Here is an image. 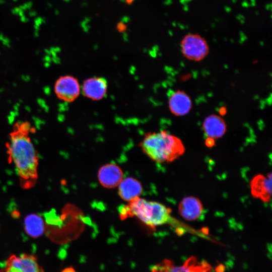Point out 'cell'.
<instances>
[{"mask_svg":"<svg viewBox=\"0 0 272 272\" xmlns=\"http://www.w3.org/2000/svg\"><path fill=\"white\" fill-rule=\"evenodd\" d=\"M24 227L26 233L34 238L40 237L44 231L43 221L40 216L36 214L29 215L26 217Z\"/></svg>","mask_w":272,"mask_h":272,"instance_id":"14","label":"cell"},{"mask_svg":"<svg viewBox=\"0 0 272 272\" xmlns=\"http://www.w3.org/2000/svg\"><path fill=\"white\" fill-rule=\"evenodd\" d=\"M30 130L27 122L16 125L6 145L9 161L14 165L24 189L34 187L38 179L39 158L29 136Z\"/></svg>","mask_w":272,"mask_h":272,"instance_id":"1","label":"cell"},{"mask_svg":"<svg viewBox=\"0 0 272 272\" xmlns=\"http://www.w3.org/2000/svg\"><path fill=\"white\" fill-rule=\"evenodd\" d=\"M54 90L58 99L71 102L78 97L81 89L78 80L75 77L65 75L60 77L57 80Z\"/></svg>","mask_w":272,"mask_h":272,"instance_id":"6","label":"cell"},{"mask_svg":"<svg viewBox=\"0 0 272 272\" xmlns=\"http://www.w3.org/2000/svg\"><path fill=\"white\" fill-rule=\"evenodd\" d=\"M181 50L187 59L199 61L209 54L210 48L207 40L197 33H188L180 41Z\"/></svg>","mask_w":272,"mask_h":272,"instance_id":"4","label":"cell"},{"mask_svg":"<svg viewBox=\"0 0 272 272\" xmlns=\"http://www.w3.org/2000/svg\"><path fill=\"white\" fill-rule=\"evenodd\" d=\"M108 88L106 80L101 77H93L83 82L82 91L83 95L94 101L103 99L106 95Z\"/></svg>","mask_w":272,"mask_h":272,"instance_id":"8","label":"cell"},{"mask_svg":"<svg viewBox=\"0 0 272 272\" xmlns=\"http://www.w3.org/2000/svg\"><path fill=\"white\" fill-rule=\"evenodd\" d=\"M168 107L173 114L177 116H184L189 113L191 109V100L184 92L177 90L169 97Z\"/></svg>","mask_w":272,"mask_h":272,"instance_id":"10","label":"cell"},{"mask_svg":"<svg viewBox=\"0 0 272 272\" xmlns=\"http://www.w3.org/2000/svg\"><path fill=\"white\" fill-rule=\"evenodd\" d=\"M119 216L124 220L136 217L147 226L155 227L171 222V210L164 205L137 197L119 208Z\"/></svg>","mask_w":272,"mask_h":272,"instance_id":"3","label":"cell"},{"mask_svg":"<svg viewBox=\"0 0 272 272\" xmlns=\"http://www.w3.org/2000/svg\"><path fill=\"white\" fill-rule=\"evenodd\" d=\"M202 128L208 138L214 140L224 135L226 131L227 125L221 117L212 114L205 119Z\"/></svg>","mask_w":272,"mask_h":272,"instance_id":"12","label":"cell"},{"mask_svg":"<svg viewBox=\"0 0 272 272\" xmlns=\"http://www.w3.org/2000/svg\"><path fill=\"white\" fill-rule=\"evenodd\" d=\"M189 264V261L186 264L181 266L173 267L169 269L168 272H205L206 271L203 268V265L193 266L191 263Z\"/></svg>","mask_w":272,"mask_h":272,"instance_id":"15","label":"cell"},{"mask_svg":"<svg viewBox=\"0 0 272 272\" xmlns=\"http://www.w3.org/2000/svg\"><path fill=\"white\" fill-rule=\"evenodd\" d=\"M250 189L253 197L264 202L269 201L271 195V173L255 176L251 181Z\"/></svg>","mask_w":272,"mask_h":272,"instance_id":"9","label":"cell"},{"mask_svg":"<svg viewBox=\"0 0 272 272\" xmlns=\"http://www.w3.org/2000/svg\"><path fill=\"white\" fill-rule=\"evenodd\" d=\"M203 206L200 200L194 196L184 197L178 206L180 215L185 220L192 221L197 220L201 215Z\"/></svg>","mask_w":272,"mask_h":272,"instance_id":"11","label":"cell"},{"mask_svg":"<svg viewBox=\"0 0 272 272\" xmlns=\"http://www.w3.org/2000/svg\"><path fill=\"white\" fill-rule=\"evenodd\" d=\"M97 176L99 182L103 187L113 188L118 186L122 180L123 173L117 165L109 163L99 168Z\"/></svg>","mask_w":272,"mask_h":272,"instance_id":"7","label":"cell"},{"mask_svg":"<svg viewBox=\"0 0 272 272\" xmlns=\"http://www.w3.org/2000/svg\"><path fill=\"white\" fill-rule=\"evenodd\" d=\"M133 1L134 0H125L126 3H127L128 5L131 4Z\"/></svg>","mask_w":272,"mask_h":272,"instance_id":"18","label":"cell"},{"mask_svg":"<svg viewBox=\"0 0 272 272\" xmlns=\"http://www.w3.org/2000/svg\"><path fill=\"white\" fill-rule=\"evenodd\" d=\"M118 186L119 196L127 202L140 197L143 192L142 184L131 177L123 178Z\"/></svg>","mask_w":272,"mask_h":272,"instance_id":"13","label":"cell"},{"mask_svg":"<svg viewBox=\"0 0 272 272\" xmlns=\"http://www.w3.org/2000/svg\"><path fill=\"white\" fill-rule=\"evenodd\" d=\"M116 29L119 32H124L127 29V25L121 21L117 24Z\"/></svg>","mask_w":272,"mask_h":272,"instance_id":"16","label":"cell"},{"mask_svg":"<svg viewBox=\"0 0 272 272\" xmlns=\"http://www.w3.org/2000/svg\"><path fill=\"white\" fill-rule=\"evenodd\" d=\"M140 147L150 159L159 163L173 161L185 152L181 140L167 130L146 133Z\"/></svg>","mask_w":272,"mask_h":272,"instance_id":"2","label":"cell"},{"mask_svg":"<svg viewBox=\"0 0 272 272\" xmlns=\"http://www.w3.org/2000/svg\"><path fill=\"white\" fill-rule=\"evenodd\" d=\"M0 272H44L38 262L37 257L33 254L23 253L12 254L6 261Z\"/></svg>","mask_w":272,"mask_h":272,"instance_id":"5","label":"cell"},{"mask_svg":"<svg viewBox=\"0 0 272 272\" xmlns=\"http://www.w3.org/2000/svg\"><path fill=\"white\" fill-rule=\"evenodd\" d=\"M61 272H76V270L72 267H69L63 269Z\"/></svg>","mask_w":272,"mask_h":272,"instance_id":"17","label":"cell"}]
</instances>
